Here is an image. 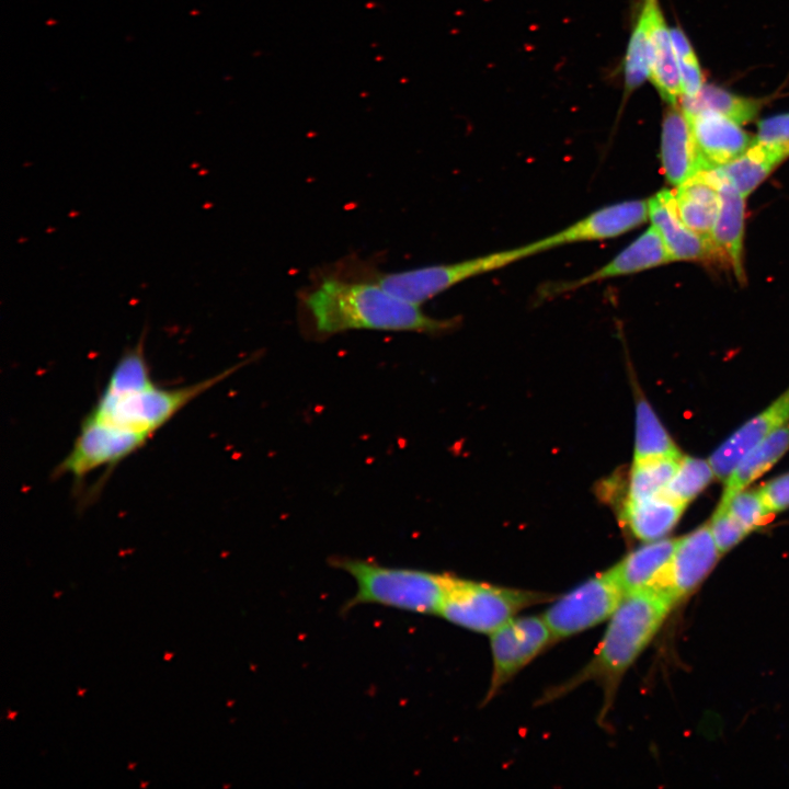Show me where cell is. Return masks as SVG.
<instances>
[{"label": "cell", "mask_w": 789, "mask_h": 789, "mask_svg": "<svg viewBox=\"0 0 789 789\" xmlns=\"http://www.w3.org/2000/svg\"><path fill=\"white\" fill-rule=\"evenodd\" d=\"M299 309L315 333L332 335L348 330L436 333L456 324L436 319L363 274L322 276L299 294Z\"/></svg>", "instance_id": "1"}, {"label": "cell", "mask_w": 789, "mask_h": 789, "mask_svg": "<svg viewBox=\"0 0 789 789\" xmlns=\"http://www.w3.org/2000/svg\"><path fill=\"white\" fill-rule=\"evenodd\" d=\"M146 327L138 341L124 350L103 391L83 420L135 433L150 439L178 412L248 359L207 379L181 387L155 382L145 355Z\"/></svg>", "instance_id": "2"}, {"label": "cell", "mask_w": 789, "mask_h": 789, "mask_svg": "<svg viewBox=\"0 0 789 789\" xmlns=\"http://www.w3.org/2000/svg\"><path fill=\"white\" fill-rule=\"evenodd\" d=\"M674 604L660 588L626 594L578 682L594 679L614 687L656 634Z\"/></svg>", "instance_id": "3"}, {"label": "cell", "mask_w": 789, "mask_h": 789, "mask_svg": "<svg viewBox=\"0 0 789 789\" xmlns=\"http://www.w3.org/2000/svg\"><path fill=\"white\" fill-rule=\"evenodd\" d=\"M335 565L356 582L347 603L375 604L415 614H437L454 576L419 569L384 567L357 559L335 560Z\"/></svg>", "instance_id": "4"}, {"label": "cell", "mask_w": 789, "mask_h": 789, "mask_svg": "<svg viewBox=\"0 0 789 789\" xmlns=\"http://www.w3.org/2000/svg\"><path fill=\"white\" fill-rule=\"evenodd\" d=\"M624 93L631 95L650 79L660 96L677 104L682 96L671 28L659 0H640L622 62Z\"/></svg>", "instance_id": "5"}, {"label": "cell", "mask_w": 789, "mask_h": 789, "mask_svg": "<svg viewBox=\"0 0 789 789\" xmlns=\"http://www.w3.org/2000/svg\"><path fill=\"white\" fill-rule=\"evenodd\" d=\"M539 252L541 251L538 242L535 241L518 248L455 263L433 264L390 273H375L369 277L391 294L421 306L464 281L502 268Z\"/></svg>", "instance_id": "6"}, {"label": "cell", "mask_w": 789, "mask_h": 789, "mask_svg": "<svg viewBox=\"0 0 789 789\" xmlns=\"http://www.w3.org/2000/svg\"><path fill=\"white\" fill-rule=\"evenodd\" d=\"M546 598L536 592L454 576L438 615L456 626L491 634L524 608Z\"/></svg>", "instance_id": "7"}, {"label": "cell", "mask_w": 789, "mask_h": 789, "mask_svg": "<svg viewBox=\"0 0 789 789\" xmlns=\"http://www.w3.org/2000/svg\"><path fill=\"white\" fill-rule=\"evenodd\" d=\"M625 595L609 569L558 598L542 616L553 639H564L610 618Z\"/></svg>", "instance_id": "8"}, {"label": "cell", "mask_w": 789, "mask_h": 789, "mask_svg": "<svg viewBox=\"0 0 789 789\" xmlns=\"http://www.w3.org/2000/svg\"><path fill=\"white\" fill-rule=\"evenodd\" d=\"M148 441L138 434L82 420L69 453L56 466L53 477L70 476L80 482L98 469L111 471Z\"/></svg>", "instance_id": "9"}, {"label": "cell", "mask_w": 789, "mask_h": 789, "mask_svg": "<svg viewBox=\"0 0 789 789\" xmlns=\"http://www.w3.org/2000/svg\"><path fill=\"white\" fill-rule=\"evenodd\" d=\"M490 637L493 668L488 699L554 640L544 616L514 617Z\"/></svg>", "instance_id": "10"}, {"label": "cell", "mask_w": 789, "mask_h": 789, "mask_svg": "<svg viewBox=\"0 0 789 789\" xmlns=\"http://www.w3.org/2000/svg\"><path fill=\"white\" fill-rule=\"evenodd\" d=\"M649 219L648 199L624 201L604 206L569 227L540 240V251L565 244L617 238Z\"/></svg>", "instance_id": "11"}, {"label": "cell", "mask_w": 789, "mask_h": 789, "mask_svg": "<svg viewBox=\"0 0 789 789\" xmlns=\"http://www.w3.org/2000/svg\"><path fill=\"white\" fill-rule=\"evenodd\" d=\"M709 523L679 537L667 564L661 590L677 603L689 595L720 558Z\"/></svg>", "instance_id": "12"}, {"label": "cell", "mask_w": 789, "mask_h": 789, "mask_svg": "<svg viewBox=\"0 0 789 789\" xmlns=\"http://www.w3.org/2000/svg\"><path fill=\"white\" fill-rule=\"evenodd\" d=\"M705 171L722 165L744 153L755 141L737 122L709 111L684 113Z\"/></svg>", "instance_id": "13"}, {"label": "cell", "mask_w": 789, "mask_h": 789, "mask_svg": "<svg viewBox=\"0 0 789 789\" xmlns=\"http://www.w3.org/2000/svg\"><path fill=\"white\" fill-rule=\"evenodd\" d=\"M789 423V386L769 405L730 435L709 457L717 480L725 482L733 469L764 436Z\"/></svg>", "instance_id": "14"}, {"label": "cell", "mask_w": 789, "mask_h": 789, "mask_svg": "<svg viewBox=\"0 0 789 789\" xmlns=\"http://www.w3.org/2000/svg\"><path fill=\"white\" fill-rule=\"evenodd\" d=\"M648 202L649 220L660 232L674 261L722 263L713 244L683 222L672 191L662 190Z\"/></svg>", "instance_id": "15"}, {"label": "cell", "mask_w": 789, "mask_h": 789, "mask_svg": "<svg viewBox=\"0 0 789 789\" xmlns=\"http://www.w3.org/2000/svg\"><path fill=\"white\" fill-rule=\"evenodd\" d=\"M660 159L667 182L678 186L705 167L679 105H668L662 122Z\"/></svg>", "instance_id": "16"}, {"label": "cell", "mask_w": 789, "mask_h": 789, "mask_svg": "<svg viewBox=\"0 0 789 789\" xmlns=\"http://www.w3.org/2000/svg\"><path fill=\"white\" fill-rule=\"evenodd\" d=\"M673 261L660 232L651 225L605 265L584 277L564 283L553 290L568 291L592 283L639 273Z\"/></svg>", "instance_id": "17"}, {"label": "cell", "mask_w": 789, "mask_h": 789, "mask_svg": "<svg viewBox=\"0 0 789 789\" xmlns=\"http://www.w3.org/2000/svg\"><path fill=\"white\" fill-rule=\"evenodd\" d=\"M710 173V171H708ZM720 194V208L712 230V243L721 259L739 281L745 282L743 266V237L745 227V197L730 183L716 179Z\"/></svg>", "instance_id": "18"}, {"label": "cell", "mask_w": 789, "mask_h": 789, "mask_svg": "<svg viewBox=\"0 0 789 789\" xmlns=\"http://www.w3.org/2000/svg\"><path fill=\"white\" fill-rule=\"evenodd\" d=\"M677 539L645 542L611 568L626 594L652 587L661 590Z\"/></svg>", "instance_id": "19"}, {"label": "cell", "mask_w": 789, "mask_h": 789, "mask_svg": "<svg viewBox=\"0 0 789 789\" xmlns=\"http://www.w3.org/2000/svg\"><path fill=\"white\" fill-rule=\"evenodd\" d=\"M674 195L683 222L713 244L712 230L720 208V194L710 173L704 171L690 178L676 186Z\"/></svg>", "instance_id": "20"}, {"label": "cell", "mask_w": 789, "mask_h": 789, "mask_svg": "<svg viewBox=\"0 0 789 789\" xmlns=\"http://www.w3.org/2000/svg\"><path fill=\"white\" fill-rule=\"evenodd\" d=\"M789 450V423L774 430L754 445L740 460L724 482L719 508L766 473Z\"/></svg>", "instance_id": "21"}, {"label": "cell", "mask_w": 789, "mask_h": 789, "mask_svg": "<svg viewBox=\"0 0 789 789\" xmlns=\"http://www.w3.org/2000/svg\"><path fill=\"white\" fill-rule=\"evenodd\" d=\"M788 157L775 147L754 141L741 156L709 171L746 197Z\"/></svg>", "instance_id": "22"}, {"label": "cell", "mask_w": 789, "mask_h": 789, "mask_svg": "<svg viewBox=\"0 0 789 789\" xmlns=\"http://www.w3.org/2000/svg\"><path fill=\"white\" fill-rule=\"evenodd\" d=\"M686 506L660 494L625 502L621 517L636 538L649 542L664 538L678 523Z\"/></svg>", "instance_id": "23"}, {"label": "cell", "mask_w": 789, "mask_h": 789, "mask_svg": "<svg viewBox=\"0 0 789 789\" xmlns=\"http://www.w3.org/2000/svg\"><path fill=\"white\" fill-rule=\"evenodd\" d=\"M678 103L686 114L709 111L724 115L741 125L754 121L764 106L763 99L739 95L706 83L695 96H682Z\"/></svg>", "instance_id": "24"}, {"label": "cell", "mask_w": 789, "mask_h": 789, "mask_svg": "<svg viewBox=\"0 0 789 789\" xmlns=\"http://www.w3.org/2000/svg\"><path fill=\"white\" fill-rule=\"evenodd\" d=\"M683 454L642 397L636 402V432L633 461L662 457H681Z\"/></svg>", "instance_id": "25"}, {"label": "cell", "mask_w": 789, "mask_h": 789, "mask_svg": "<svg viewBox=\"0 0 789 789\" xmlns=\"http://www.w3.org/2000/svg\"><path fill=\"white\" fill-rule=\"evenodd\" d=\"M681 457L633 461L625 502L641 501L662 494L671 481Z\"/></svg>", "instance_id": "26"}, {"label": "cell", "mask_w": 789, "mask_h": 789, "mask_svg": "<svg viewBox=\"0 0 789 789\" xmlns=\"http://www.w3.org/2000/svg\"><path fill=\"white\" fill-rule=\"evenodd\" d=\"M716 479L709 459L682 456L663 495L688 505Z\"/></svg>", "instance_id": "27"}, {"label": "cell", "mask_w": 789, "mask_h": 789, "mask_svg": "<svg viewBox=\"0 0 789 789\" xmlns=\"http://www.w3.org/2000/svg\"><path fill=\"white\" fill-rule=\"evenodd\" d=\"M671 35L678 67L682 96H695L705 85L697 55L689 39L679 27H671Z\"/></svg>", "instance_id": "28"}, {"label": "cell", "mask_w": 789, "mask_h": 789, "mask_svg": "<svg viewBox=\"0 0 789 789\" xmlns=\"http://www.w3.org/2000/svg\"><path fill=\"white\" fill-rule=\"evenodd\" d=\"M724 508H727L748 533L763 526L770 519V516H773L765 503L759 488H746L739 491L731 498Z\"/></svg>", "instance_id": "29"}, {"label": "cell", "mask_w": 789, "mask_h": 789, "mask_svg": "<svg viewBox=\"0 0 789 789\" xmlns=\"http://www.w3.org/2000/svg\"><path fill=\"white\" fill-rule=\"evenodd\" d=\"M709 526L721 554L731 550L750 534L727 508H716Z\"/></svg>", "instance_id": "30"}, {"label": "cell", "mask_w": 789, "mask_h": 789, "mask_svg": "<svg viewBox=\"0 0 789 789\" xmlns=\"http://www.w3.org/2000/svg\"><path fill=\"white\" fill-rule=\"evenodd\" d=\"M754 138L755 141L775 147L789 156V113L761 119Z\"/></svg>", "instance_id": "31"}, {"label": "cell", "mask_w": 789, "mask_h": 789, "mask_svg": "<svg viewBox=\"0 0 789 789\" xmlns=\"http://www.w3.org/2000/svg\"><path fill=\"white\" fill-rule=\"evenodd\" d=\"M759 490L773 515L789 508V472L768 481Z\"/></svg>", "instance_id": "32"}, {"label": "cell", "mask_w": 789, "mask_h": 789, "mask_svg": "<svg viewBox=\"0 0 789 789\" xmlns=\"http://www.w3.org/2000/svg\"><path fill=\"white\" fill-rule=\"evenodd\" d=\"M174 656L173 652H165L163 659L170 661Z\"/></svg>", "instance_id": "33"}, {"label": "cell", "mask_w": 789, "mask_h": 789, "mask_svg": "<svg viewBox=\"0 0 789 789\" xmlns=\"http://www.w3.org/2000/svg\"><path fill=\"white\" fill-rule=\"evenodd\" d=\"M16 714H18L16 711H9V713H8V719L14 720V718H15Z\"/></svg>", "instance_id": "34"}, {"label": "cell", "mask_w": 789, "mask_h": 789, "mask_svg": "<svg viewBox=\"0 0 789 789\" xmlns=\"http://www.w3.org/2000/svg\"><path fill=\"white\" fill-rule=\"evenodd\" d=\"M85 691H87V689H84V688H78L79 696H83Z\"/></svg>", "instance_id": "35"}, {"label": "cell", "mask_w": 789, "mask_h": 789, "mask_svg": "<svg viewBox=\"0 0 789 789\" xmlns=\"http://www.w3.org/2000/svg\"><path fill=\"white\" fill-rule=\"evenodd\" d=\"M135 766H136V763H133V764L130 763V764H128V769L133 770Z\"/></svg>", "instance_id": "36"}, {"label": "cell", "mask_w": 789, "mask_h": 789, "mask_svg": "<svg viewBox=\"0 0 789 789\" xmlns=\"http://www.w3.org/2000/svg\"><path fill=\"white\" fill-rule=\"evenodd\" d=\"M61 595V592H55L54 597L58 598Z\"/></svg>", "instance_id": "37"}, {"label": "cell", "mask_w": 789, "mask_h": 789, "mask_svg": "<svg viewBox=\"0 0 789 789\" xmlns=\"http://www.w3.org/2000/svg\"><path fill=\"white\" fill-rule=\"evenodd\" d=\"M148 784H149V782H141V784H140V787L144 788V787H146Z\"/></svg>", "instance_id": "38"}]
</instances>
